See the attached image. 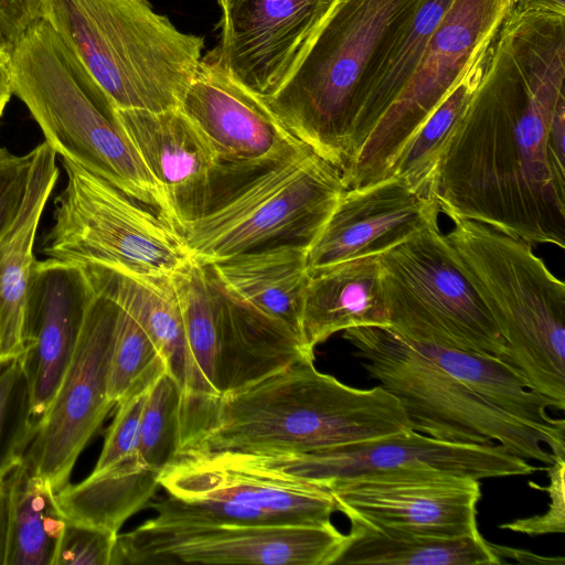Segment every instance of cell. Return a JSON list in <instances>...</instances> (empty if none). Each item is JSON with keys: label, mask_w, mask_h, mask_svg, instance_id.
Here are the masks:
<instances>
[{"label": "cell", "mask_w": 565, "mask_h": 565, "mask_svg": "<svg viewBox=\"0 0 565 565\" xmlns=\"http://www.w3.org/2000/svg\"><path fill=\"white\" fill-rule=\"evenodd\" d=\"M565 15L510 10L443 145L439 213L565 247Z\"/></svg>", "instance_id": "obj_1"}, {"label": "cell", "mask_w": 565, "mask_h": 565, "mask_svg": "<svg viewBox=\"0 0 565 565\" xmlns=\"http://www.w3.org/2000/svg\"><path fill=\"white\" fill-rule=\"evenodd\" d=\"M313 362L296 361L225 396H182L178 455L307 452L414 430L382 385L349 386Z\"/></svg>", "instance_id": "obj_2"}, {"label": "cell", "mask_w": 565, "mask_h": 565, "mask_svg": "<svg viewBox=\"0 0 565 565\" xmlns=\"http://www.w3.org/2000/svg\"><path fill=\"white\" fill-rule=\"evenodd\" d=\"M11 74L12 94L56 154L150 207L178 231L162 189L118 127L108 97L43 19L33 21L15 40Z\"/></svg>", "instance_id": "obj_3"}, {"label": "cell", "mask_w": 565, "mask_h": 565, "mask_svg": "<svg viewBox=\"0 0 565 565\" xmlns=\"http://www.w3.org/2000/svg\"><path fill=\"white\" fill-rule=\"evenodd\" d=\"M423 0H329L297 62L265 103L341 173L361 95L384 45Z\"/></svg>", "instance_id": "obj_4"}, {"label": "cell", "mask_w": 565, "mask_h": 565, "mask_svg": "<svg viewBox=\"0 0 565 565\" xmlns=\"http://www.w3.org/2000/svg\"><path fill=\"white\" fill-rule=\"evenodd\" d=\"M38 14L114 108H180L202 60L204 38L178 30L148 0H38Z\"/></svg>", "instance_id": "obj_5"}, {"label": "cell", "mask_w": 565, "mask_h": 565, "mask_svg": "<svg viewBox=\"0 0 565 565\" xmlns=\"http://www.w3.org/2000/svg\"><path fill=\"white\" fill-rule=\"evenodd\" d=\"M452 222L445 237L507 343L504 362L564 411V282L527 242L479 222Z\"/></svg>", "instance_id": "obj_6"}, {"label": "cell", "mask_w": 565, "mask_h": 565, "mask_svg": "<svg viewBox=\"0 0 565 565\" xmlns=\"http://www.w3.org/2000/svg\"><path fill=\"white\" fill-rule=\"evenodd\" d=\"M343 339L365 372L398 399L414 430L450 443L498 444L546 467L565 457V441L493 405L390 328H351Z\"/></svg>", "instance_id": "obj_7"}, {"label": "cell", "mask_w": 565, "mask_h": 565, "mask_svg": "<svg viewBox=\"0 0 565 565\" xmlns=\"http://www.w3.org/2000/svg\"><path fill=\"white\" fill-rule=\"evenodd\" d=\"M345 189L341 171L301 143L185 223L181 235L203 266L277 244L309 248Z\"/></svg>", "instance_id": "obj_8"}, {"label": "cell", "mask_w": 565, "mask_h": 565, "mask_svg": "<svg viewBox=\"0 0 565 565\" xmlns=\"http://www.w3.org/2000/svg\"><path fill=\"white\" fill-rule=\"evenodd\" d=\"M172 281L188 355L182 396H225L296 361L315 359L301 337L222 292L198 262L173 274Z\"/></svg>", "instance_id": "obj_9"}, {"label": "cell", "mask_w": 565, "mask_h": 565, "mask_svg": "<svg viewBox=\"0 0 565 565\" xmlns=\"http://www.w3.org/2000/svg\"><path fill=\"white\" fill-rule=\"evenodd\" d=\"M66 184L40 252L74 264H108L171 276L193 258L180 232L109 182L62 159Z\"/></svg>", "instance_id": "obj_10"}, {"label": "cell", "mask_w": 565, "mask_h": 565, "mask_svg": "<svg viewBox=\"0 0 565 565\" xmlns=\"http://www.w3.org/2000/svg\"><path fill=\"white\" fill-rule=\"evenodd\" d=\"M390 329L404 339L494 355L508 348L434 222L379 255Z\"/></svg>", "instance_id": "obj_11"}, {"label": "cell", "mask_w": 565, "mask_h": 565, "mask_svg": "<svg viewBox=\"0 0 565 565\" xmlns=\"http://www.w3.org/2000/svg\"><path fill=\"white\" fill-rule=\"evenodd\" d=\"M168 497L162 514L173 521L328 525L332 495L288 475L248 466L224 454H182L162 471Z\"/></svg>", "instance_id": "obj_12"}, {"label": "cell", "mask_w": 565, "mask_h": 565, "mask_svg": "<svg viewBox=\"0 0 565 565\" xmlns=\"http://www.w3.org/2000/svg\"><path fill=\"white\" fill-rule=\"evenodd\" d=\"M508 12V0L451 2L407 84L342 171L347 189L387 178L407 140L492 41Z\"/></svg>", "instance_id": "obj_13"}, {"label": "cell", "mask_w": 565, "mask_h": 565, "mask_svg": "<svg viewBox=\"0 0 565 565\" xmlns=\"http://www.w3.org/2000/svg\"><path fill=\"white\" fill-rule=\"evenodd\" d=\"M347 542L328 525L147 520L119 533L111 565H334Z\"/></svg>", "instance_id": "obj_14"}, {"label": "cell", "mask_w": 565, "mask_h": 565, "mask_svg": "<svg viewBox=\"0 0 565 565\" xmlns=\"http://www.w3.org/2000/svg\"><path fill=\"white\" fill-rule=\"evenodd\" d=\"M223 454L323 490L333 482L372 476L447 473L480 481L527 476L540 470L498 444L450 443L416 430L307 452Z\"/></svg>", "instance_id": "obj_15"}, {"label": "cell", "mask_w": 565, "mask_h": 565, "mask_svg": "<svg viewBox=\"0 0 565 565\" xmlns=\"http://www.w3.org/2000/svg\"><path fill=\"white\" fill-rule=\"evenodd\" d=\"M117 312L94 290L73 358L22 458L55 493L70 484L79 455L115 407L108 385Z\"/></svg>", "instance_id": "obj_16"}, {"label": "cell", "mask_w": 565, "mask_h": 565, "mask_svg": "<svg viewBox=\"0 0 565 565\" xmlns=\"http://www.w3.org/2000/svg\"><path fill=\"white\" fill-rule=\"evenodd\" d=\"M337 511L383 531L459 537L480 533V481L447 473H402L329 484Z\"/></svg>", "instance_id": "obj_17"}, {"label": "cell", "mask_w": 565, "mask_h": 565, "mask_svg": "<svg viewBox=\"0 0 565 565\" xmlns=\"http://www.w3.org/2000/svg\"><path fill=\"white\" fill-rule=\"evenodd\" d=\"M328 3L218 0V42L202 58L265 99L290 73Z\"/></svg>", "instance_id": "obj_18"}, {"label": "cell", "mask_w": 565, "mask_h": 565, "mask_svg": "<svg viewBox=\"0 0 565 565\" xmlns=\"http://www.w3.org/2000/svg\"><path fill=\"white\" fill-rule=\"evenodd\" d=\"M114 118L162 189L180 233L247 178L220 161L181 108H114Z\"/></svg>", "instance_id": "obj_19"}, {"label": "cell", "mask_w": 565, "mask_h": 565, "mask_svg": "<svg viewBox=\"0 0 565 565\" xmlns=\"http://www.w3.org/2000/svg\"><path fill=\"white\" fill-rule=\"evenodd\" d=\"M93 295L81 265L54 258L35 260L24 306L22 363L38 426L73 358Z\"/></svg>", "instance_id": "obj_20"}, {"label": "cell", "mask_w": 565, "mask_h": 565, "mask_svg": "<svg viewBox=\"0 0 565 565\" xmlns=\"http://www.w3.org/2000/svg\"><path fill=\"white\" fill-rule=\"evenodd\" d=\"M180 108L201 130L220 161L244 177L301 145L263 98L203 58Z\"/></svg>", "instance_id": "obj_21"}, {"label": "cell", "mask_w": 565, "mask_h": 565, "mask_svg": "<svg viewBox=\"0 0 565 565\" xmlns=\"http://www.w3.org/2000/svg\"><path fill=\"white\" fill-rule=\"evenodd\" d=\"M438 214L434 199L399 177L345 189L308 248V273L353 258L381 255L438 222Z\"/></svg>", "instance_id": "obj_22"}, {"label": "cell", "mask_w": 565, "mask_h": 565, "mask_svg": "<svg viewBox=\"0 0 565 565\" xmlns=\"http://www.w3.org/2000/svg\"><path fill=\"white\" fill-rule=\"evenodd\" d=\"M34 156L20 212L0 242V361L24 353L23 316L38 227L60 175L56 153L43 141Z\"/></svg>", "instance_id": "obj_23"}, {"label": "cell", "mask_w": 565, "mask_h": 565, "mask_svg": "<svg viewBox=\"0 0 565 565\" xmlns=\"http://www.w3.org/2000/svg\"><path fill=\"white\" fill-rule=\"evenodd\" d=\"M300 326L312 351L340 331L388 328L379 255L349 259L309 275Z\"/></svg>", "instance_id": "obj_24"}, {"label": "cell", "mask_w": 565, "mask_h": 565, "mask_svg": "<svg viewBox=\"0 0 565 565\" xmlns=\"http://www.w3.org/2000/svg\"><path fill=\"white\" fill-rule=\"evenodd\" d=\"M307 258V245L284 243L205 267L222 292L284 323L302 339L300 316L309 279Z\"/></svg>", "instance_id": "obj_25"}, {"label": "cell", "mask_w": 565, "mask_h": 565, "mask_svg": "<svg viewBox=\"0 0 565 565\" xmlns=\"http://www.w3.org/2000/svg\"><path fill=\"white\" fill-rule=\"evenodd\" d=\"M81 266L93 289L125 310L146 331L161 354L168 374L183 393L188 374L186 343L172 275L150 276L99 263Z\"/></svg>", "instance_id": "obj_26"}, {"label": "cell", "mask_w": 565, "mask_h": 565, "mask_svg": "<svg viewBox=\"0 0 565 565\" xmlns=\"http://www.w3.org/2000/svg\"><path fill=\"white\" fill-rule=\"evenodd\" d=\"M452 1L423 0L384 45L361 95L349 160L407 84Z\"/></svg>", "instance_id": "obj_27"}, {"label": "cell", "mask_w": 565, "mask_h": 565, "mask_svg": "<svg viewBox=\"0 0 565 565\" xmlns=\"http://www.w3.org/2000/svg\"><path fill=\"white\" fill-rule=\"evenodd\" d=\"M411 342L422 354L493 405L565 441L564 419L553 418L547 413V408L558 409V406L529 388L502 359L475 351Z\"/></svg>", "instance_id": "obj_28"}, {"label": "cell", "mask_w": 565, "mask_h": 565, "mask_svg": "<svg viewBox=\"0 0 565 565\" xmlns=\"http://www.w3.org/2000/svg\"><path fill=\"white\" fill-rule=\"evenodd\" d=\"M345 545L334 565H497L492 544L480 533L459 537L383 531L350 521Z\"/></svg>", "instance_id": "obj_29"}, {"label": "cell", "mask_w": 565, "mask_h": 565, "mask_svg": "<svg viewBox=\"0 0 565 565\" xmlns=\"http://www.w3.org/2000/svg\"><path fill=\"white\" fill-rule=\"evenodd\" d=\"M65 522L56 493L21 460L10 473L6 565H52Z\"/></svg>", "instance_id": "obj_30"}, {"label": "cell", "mask_w": 565, "mask_h": 565, "mask_svg": "<svg viewBox=\"0 0 565 565\" xmlns=\"http://www.w3.org/2000/svg\"><path fill=\"white\" fill-rule=\"evenodd\" d=\"M489 44L469 62L447 96L407 140L393 162L387 178L399 177L416 191L433 199L431 182L439 153L479 84L487 63Z\"/></svg>", "instance_id": "obj_31"}, {"label": "cell", "mask_w": 565, "mask_h": 565, "mask_svg": "<svg viewBox=\"0 0 565 565\" xmlns=\"http://www.w3.org/2000/svg\"><path fill=\"white\" fill-rule=\"evenodd\" d=\"M164 373L167 365L149 335L118 307L108 385L111 402L116 406L131 395L147 392Z\"/></svg>", "instance_id": "obj_32"}, {"label": "cell", "mask_w": 565, "mask_h": 565, "mask_svg": "<svg viewBox=\"0 0 565 565\" xmlns=\"http://www.w3.org/2000/svg\"><path fill=\"white\" fill-rule=\"evenodd\" d=\"M182 390L168 374L147 391L141 413L138 455L152 471H162L177 458L181 445Z\"/></svg>", "instance_id": "obj_33"}, {"label": "cell", "mask_w": 565, "mask_h": 565, "mask_svg": "<svg viewBox=\"0 0 565 565\" xmlns=\"http://www.w3.org/2000/svg\"><path fill=\"white\" fill-rule=\"evenodd\" d=\"M36 429L22 355L0 361V476L22 460Z\"/></svg>", "instance_id": "obj_34"}, {"label": "cell", "mask_w": 565, "mask_h": 565, "mask_svg": "<svg viewBox=\"0 0 565 565\" xmlns=\"http://www.w3.org/2000/svg\"><path fill=\"white\" fill-rule=\"evenodd\" d=\"M118 534L66 521L52 565H111Z\"/></svg>", "instance_id": "obj_35"}, {"label": "cell", "mask_w": 565, "mask_h": 565, "mask_svg": "<svg viewBox=\"0 0 565 565\" xmlns=\"http://www.w3.org/2000/svg\"><path fill=\"white\" fill-rule=\"evenodd\" d=\"M546 471L550 481L545 488L531 486L548 492V510L544 514L509 521L499 527L530 536L565 532V457L555 456Z\"/></svg>", "instance_id": "obj_36"}, {"label": "cell", "mask_w": 565, "mask_h": 565, "mask_svg": "<svg viewBox=\"0 0 565 565\" xmlns=\"http://www.w3.org/2000/svg\"><path fill=\"white\" fill-rule=\"evenodd\" d=\"M33 156V149L18 156L0 147V242L22 206Z\"/></svg>", "instance_id": "obj_37"}, {"label": "cell", "mask_w": 565, "mask_h": 565, "mask_svg": "<svg viewBox=\"0 0 565 565\" xmlns=\"http://www.w3.org/2000/svg\"><path fill=\"white\" fill-rule=\"evenodd\" d=\"M492 544L495 554L500 557L502 563H505L507 558H510L514 563L519 564H547V565H564L565 561L563 557H546L537 555L531 551L503 546L499 544Z\"/></svg>", "instance_id": "obj_38"}, {"label": "cell", "mask_w": 565, "mask_h": 565, "mask_svg": "<svg viewBox=\"0 0 565 565\" xmlns=\"http://www.w3.org/2000/svg\"><path fill=\"white\" fill-rule=\"evenodd\" d=\"M11 471L3 476H0V565H6L8 532H9V516H10V473H11Z\"/></svg>", "instance_id": "obj_39"}, {"label": "cell", "mask_w": 565, "mask_h": 565, "mask_svg": "<svg viewBox=\"0 0 565 565\" xmlns=\"http://www.w3.org/2000/svg\"><path fill=\"white\" fill-rule=\"evenodd\" d=\"M12 95L11 53L0 52V117Z\"/></svg>", "instance_id": "obj_40"}, {"label": "cell", "mask_w": 565, "mask_h": 565, "mask_svg": "<svg viewBox=\"0 0 565 565\" xmlns=\"http://www.w3.org/2000/svg\"><path fill=\"white\" fill-rule=\"evenodd\" d=\"M511 10H541L565 15V0H516Z\"/></svg>", "instance_id": "obj_41"}, {"label": "cell", "mask_w": 565, "mask_h": 565, "mask_svg": "<svg viewBox=\"0 0 565 565\" xmlns=\"http://www.w3.org/2000/svg\"><path fill=\"white\" fill-rule=\"evenodd\" d=\"M15 40L12 31L0 17V52L11 53Z\"/></svg>", "instance_id": "obj_42"}, {"label": "cell", "mask_w": 565, "mask_h": 565, "mask_svg": "<svg viewBox=\"0 0 565 565\" xmlns=\"http://www.w3.org/2000/svg\"><path fill=\"white\" fill-rule=\"evenodd\" d=\"M515 3H516V0H508L509 11L514 7Z\"/></svg>", "instance_id": "obj_43"}, {"label": "cell", "mask_w": 565, "mask_h": 565, "mask_svg": "<svg viewBox=\"0 0 565 565\" xmlns=\"http://www.w3.org/2000/svg\"><path fill=\"white\" fill-rule=\"evenodd\" d=\"M1 118V117H0Z\"/></svg>", "instance_id": "obj_44"}]
</instances>
